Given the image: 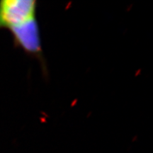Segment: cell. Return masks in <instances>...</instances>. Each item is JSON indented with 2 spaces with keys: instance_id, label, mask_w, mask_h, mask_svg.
Segmentation results:
<instances>
[{
  "instance_id": "2",
  "label": "cell",
  "mask_w": 153,
  "mask_h": 153,
  "mask_svg": "<svg viewBox=\"0 0 153 153\" xmlns=\"http://www.w3.org/2000/svg\"><path fill=\"white\" fill-rule=\"evenodd\" d=\"M38 3L36 0L0 1V29L9 28L36 19Z\"/></svg>"
},
{
  "instance_id": "1",
  "label": "cell",
  "mask_w": 153,
  "mask_h": 153,
  "mask_svg": "<svg viewBox=\"0 0 153 153\" xmlns=\"http://www.w3.org/2000/svg\"><path fill=\"white\" fill-rule=\"evenodd\" d=\"M9 30L12 35L15 45L30 56L38 59L45 68L41 32L37 19L12 26Z\"/></svg>"
}]
</instances>
